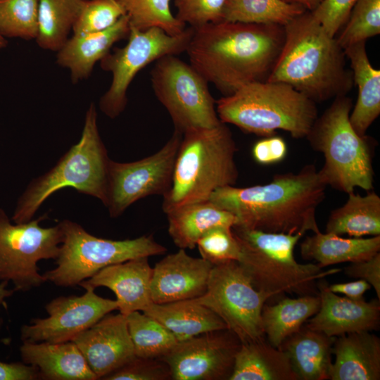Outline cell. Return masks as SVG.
<instances>
[{"mask_svg":"<svg viewBox=\"0 0 380 380\" xmlns=\"http://www.w3.org/2000/svg\"><path fill=\"white\" fill-rule=\"evenodd\" d=\"M189 63L224 96L266 81L281 50L284 27L220 20L193 27Z\"/></svg>","mask_w":380,"mask_h":380,"instance_id":"obj_1","label":"cell"},{"mask_svg":"<svg viewBox=\"0 0 380 380\" xmlns=\"http://www.w3.org/2000/svg\"><path fill=\"white\" fill-rule=\"evenodd\" d=\"M327 186L315 165L309 164L296 173L275 175L265 184L220 188L209 201L234 215V226L271 233H315L319 231L316 210Z\"/></svg>","mask_w":380,"mask_h":380,"instance_id":"obj_2","label":"cell"},{"mask_svg":"<svg viewBox=\"0 0 380 380\" xmlns=\"http://www.w3.org/2000/svg\"><path fill=\"white\" fill-rule=\"evenodd\" d=\"M284 27V44L267 81L286 84L315 103L347 95L353 73L336 37L308 11Z\"/></svg>","mask_w":380,"mask_h":380,"instance_id":"obj_3","label":"cell"},{"mask_svg":"<svg viewBox=\"0 0 380 380\" xmlns=\"http://www.w3.org/2000/svg\"><path fill=\"white\" fill-rule=\"evenodd\" d=\"M236 144L225 123L183 133L171 186L163 196L165 213L179 206L209 201L217 189L235 186L239 171Z\"/></svg>","mask_w":380,"mask_h":380,"instance_id":"obj_4","label":"cell"},{"mask_svg":"<svg viewBox=\"0 0 380 380\" xmlns=\"http://www.w3.org/2000/svg\"><path fill=\"white\" fill-rule=\"evenodd\" d=\"M221 122L260 137L286 131L305 138L318 117L316 103L282 82H255L216 101Z\"/></svg>","mask_w":380,"mask_h":380,"instance_id":"obj_5","label":"cell"},{"mask_svg":"<svg viewBox=\"0 0 380 380\" xmlns=\"http://www.w3.org/2000/svg\"><path fill=\"white\" fill-rule=\"evenodd\" d=\"M110 160L99 134L96 106L91 103L79 141L50 170L31 182L20 197L11 220L29 222L50 196L65 187L95 197L105 205Z\"/></svg>","mask_w":380,"mask_h":380,"instance_id":"obj_6","label":"cell"},{"mask_svg":"<svg viewBox=\"0 0 380 380\" xmlns=\"http://www.w3.org/2000/svg\"><path fill=\"white\" fill-rule=\"evenodd\" d=\"M352 107L347 95L335 97L305 137L324 156V165L318 172L324 183L348 194L356 187L373 189L374 174L372 139L353 129L349 119Z\"/></svg>","mask_w":380,"mask_h":380,"instance_id":"obj_7","label":"cell"},{"mask_svg":"<svg viewBox=\"0 0 380 380\" xmlns=\"http://www.w3.org/2000/svg\"><path fill=\"white\" fill-rule=\"evenodd\" d=\"M232 231L241 248L239 263L257 290L273 297L284 293L313 295L315 281L341 271L296 260L294 248L303 233H271L237 226Z\"/></svg>","mask_w":380,"mask_h":380,"instance_id":"obj_8","label":"cell"},{"mask_svg":"<svg viewBox=\"0 0 380 380\" xmlns=\"http://www.w3.org/2000/svg\"><path fill=\"white\" fill-rule=\"evenodd\" d=\"M58 224L63 232V241L56 259V267L44 274L46 281L58 286L79 285L107 266L167 251L152 235L111 240L96 237L69 220Z\"/></svg>","mask_w":380,"mask_h":380,"instance_id":"obj_9","label":"cell"},{"mask_svg":"<svg viewBox=\"0 0 380 380\" xmlns=\"http://www.w3.org/2000/svg\"><path fill=\"white\" fill-rule=\"evenodd\" d=\"M193 32L190 26L175 35L157 27L146 30L130 27L126 45L100 61L101 68L112 74L111 84L99 100L101 112L112 119L118 117L127 106V89L136 75L163 56L186 51Z\"/></svg>","mask_w":380,"mask_h":380,"instance_id":"obj_10","label":"cell"},{"mask_svg":"<svg viewBox=\"0 0 380 380\" xmlns=\"http://www.w3.org/2000/svg\"><path fill=\"white\" fill-rule=\"evenodd\" d=\"M154 94L168 112L175 129L213 128L221 123L208 81L175 55L155 61L151 72Z\"/></svg>","mask_w":380,"mask_h":380,"instance_id":"obj_11","label":"cell"},{"mask_svg":"<svg viewBox=\"0 0 380 380\" xmlns=\"http://www.w3.org/2000/svg\"><path fill=\"white\" fill-rule=\"evenodd\" d=\"M273 298L260 291L237 261L213 265L205 292L194 298L213 311L241 343L265 337L261 314L264 305Z\"/></svg>","mask_w":380,"mask_h":380,"instance_id":"obj_12","label":"cell"},{"mask_svg":"<svg viewBox=\"0 0 380 380\" xmlns=\"http://www.w3.org/2000/svg\"><path fill=\"white\" fill-rule=\"evenodd\" d=\"M46 215L23 223L12 224L0 208V281L11 282L15 291H28L46 282L39 273L42 260H56L63 241L58 224L42 227Z\"/></svg>","mask_w":380,"mask_h":380,"instance_id":"obj_13","label":"cell"},{"mask_svg":"<svg viewBox=\"0 0 380 380\" xmlns=\"http://www.w3.org/2000/svg\"><path fill=\"white\" fill-rule=\"evenodd\" d=\"M182 135L175 129L158 151L141 160L127 163L110 160L104 205L111 217H119L141 198L163 196L169 191Z\"/></svg>","mask_w":380,"mask_h":380,"instance_id":"obj_14","label":"cell"},{"mask_svg":"<svg viewBox=\"0 0 380 380\" xmlns=\"http://www.w3.org/2000/svg\"><path fill=\"white\" fill-rule=\"evenodd\" d=\"M241 343L228 329L215 330L177 342L160 359L173 380H226Z\"/></svg>","mask_w":380,"mask_h":380,"instance_id":"obj_15","label":"cell"},{"mask_svg":"<svg viewBox=\"0 0 380 380\" xmlns=\"http://www.w3.org/2000/svg\"><path fill=\"white\" fill-rule=\"evenodd\" d=\"M81 296H60L46 304L49 317L35 318L20 329V339L29 342L63 343L72 341L105 315L118 309L116 300L98 296L94 288L83 287Z\"/></svg>","mask_w":380,"mask_h":380,"instance_id":"obj_16","label":"cell"},{"mask_svg":"<svg viewBox=\"0 0 380 380\" xmlns=\"http://www.w3.org/2000/svg\"><path fill=\"white\" fill-rule=\"evenodd\" d=\"M98 379L120 368L135 357L126 316L106 315L73 340Z\"/></svg>","mask_w":380,"mask_h":380,"instance_id":"obj_17","label":"cell"},{"mask_svg":"<svg viewBox=\"0 0 380 380\" xmlns=\"http://www.w3.org/2000/svg\"><path fill=\"white\" fill-rule=\"evenodd\" d=\"M324 278L317 284L320 298L317 312L304 324L329 336L378 330L380 325V300L366 301L340 296L329 289Z\"/></svg>","mask_w":380,"mask_h":380,"instance_id":"obj_18","label":"cell"},{"mask_svg":"<svg viewBox=\"0 0 380 380\" xmlns=\"http://www.w3.org/2000/svg\"><path fill=\"white\" fill-rule=\"evenodd\" d=\"M213 265L179 248L168 254L153 267L151 293L153 303L162 304L196 298L206 291Z\"/></svg>","mask_w":380,"mask_h":380,"instance_id":"obj_19","label":"cell"},{"mask_svg":"<svg viewBox=\"0 0 380 380\" xmlns=\"http://www.w3.org/2000/svg\"><path fill=\"white\" fill-rule=\"evenodd\" d=\"M152 273L148 257H140L107 266L79 285L110 289L116 296L118 310L127 316L134 311L143 312L153 303Z\"/></svg>","mask_w":380,"mask_h":380,"instance_id":"obj_20","label":"cell"},{"mask_svg":"<svg viewBox=\"0 0 380 380\" xmlns=\"http://www.w3.org/2000/svg\"><path fill=\"white\" fill-rule=\"evenodd\" d=\"M130 24L127 15L101 32L73 34L57 51L56 63L69 70L72 83L87 79L95 64L110 52L117 42L128 36Z\"/></svg>","mask_w":380,"mask_h":380,"instance_id":"obj_21","label":"cell"},{"mask_svg":"<svg viewBox=\"0 0 380 380\" xmlns=\"http://www.w3.org/2000/svg\"><path fill=\"white\" fill-rule=\"evenodd\" d=\"M329 380H379L380 338L364 331L336 337Z\"/></svg>","mask_w":380,"mask_h":380,"instance_id":"obj_22","label":"cell"},{"mask_svg":"<svg viewBox=\"0 0 380 380\" xmlns=\"http://www.w3.org/2000/svg\"><path fill=\"white\" fill-rule=\"evenodd\" d=\"M23 362L38 369L39 379L48 380H96L77 345L63 343L23 341Z\"/></svg>","mask_w":380,"mask_h":380,"instance_id":"obj_23","label":"cell"},{"mask_svg":"<svg viewBox=\"0 0 380 380\" xmlns=\"http://www.w3.org/2000/svg\"><path fill=\"white\" fill-rule=\"evenodd\" d=\"M336 337L303 324L286 338L279 348L286 354L298 380H327Z\"/></svg>","mask_w":380,"mask_h":380,"instance_id":"obj_24","label":"cell"},{"mask_svg":"<svg viewBox=\"0 0 380 380\" xmlns=\"http://www.w3.org/2000/svg\"><path fill=\"white\" fill-rule=\"evenodd\" d=\"M344 53L350 62L353 82L358 89L357 99L349 119L355 131L364 137L380 114V70L369 62L366 42L349 46Z\"/></svg>","mask_w":380,"mask_h":380,"instance_id":"obj_25","label":"cell"},{"mask_svg":"<svg viewBox=\"0 0 380 380\" xmlns=\"http://www.w3.org/2000/svg\"><path fill=\"white\" fill-rule=\"evenodd\" d=\"M165 214L168 234L182 249H194L198 239L215 227H232L238 223L234 215L210 201L184 205Z\"/></svg>","mask_w":380,"mask_h":380,"instance_id":"obj_26","label":"cell"},{"mask_svg":"<svg viewBox=\"0 0 380 380\" xmlns=\"http://www.w3.org/2000/svg\"><path fill=\"white\" fill-rule=\"evenodd\" d=\"M143 312L162 324L178 342L211 331L227 329L219 316L194 298L162 304L153 303Z\"/></svg>","mask_w":380,"mask_h":380,"instance_id":"obj_27","label":"cell"},{"mask_svg":"<svg viewBox=\"0 0 380 380\" xmlns=\"http://www.w3.org/2000/svg\"><path fill=\"white\" fill-rule=\"evenodd\" d=\"M304 260H314L322 268L342 262L369 259L380 251V235L369 238H343L320 231L306 236L300 245Z\"/></svg>","mask_w":380,"mask_h":380,"instance_id":"obj_28","label":"cell"},{"mask_svg":"<svg viewBox=\"0 0 380 380\" xmlns=\"http://www.w3.org/2000/svg\"><path fill=\"white\" fill-rule=\"evenodd\" d=\"M229 380H298L289 357L266 338L241 343Z\"/></svg>","mask_w":380,"mask_h":380,"instance_id":"obj_29","label":"cell"},{"mask_svg":"<svg viewBox=\"0 0 380 380\" xmlns=\"http://www.w3.org/2000/svg\"><path fill=\"white\" fill-rule=\"evenodd\" d=\"M320 307L318 294L286 297L277 303L263 306L261 319L267 341L279 348L289 336L298 331Z\"/></svg>","mask_w":380,"mask_h":380,"instance_id":"obj_30","label":"cell"},{"mask_svg":"<svg viewBox=\"0 0 380 380\" xmlns=\"http://www.w3.org/2000/svg\"><path fill=\"white\" fill-rule=\"evenodd\" d=\"M325 232L355 238L380 235V197L372 191L365 196L348 194L346 202L331 212Z\"/></svg>","mask_w":380,"mask_h":380,"instance_id":"obj_31","label":"cell"},{"mask_svg":"<svg viewBox=\"0 0 380 380\" xmlns=\"http://www.w3.org/2000/svg\"><path fill=\"white\" fill-rule=\"evenodd\" d=\"M83 0H39L36 42L44 50L58 51L68 40Z\"/></svg>","mask_w":380,"mask_h":380,"instance_id":"obj_32","label":"cell"},{"mask_svg":"<svg viewBox=\"0 0 380 380\" xmlns=\"http://www.w3.org/2000/svg\"><path fill=\"white\" fill-rule=\"evenodd\" d=\"M306 10L282 0H227L222 20L284 26Z\"/></svg>","mask_w":380,"mask_h":380,"instance_id":"obj_33","label":"cell"},{"mask_svg":"<svg viewBox=\"0 0 380 380\" xmlns=\"http://www.w3.org/2000/svg\"><path fill=\"white\" fill-rule=\"evenodd\" d=\"M126 318L137 357L160 358L178 342L167 328L143 312H132Z\"/></svg>","mask_w":380,"mask_h":380,"instance_id":"obj_34","label":"cell"},{"mask_svg":"<svg viewBox=\"0 0 380 380\" xmlns=\"http://www.w3.org/2000/svg\"><path fill=\"white\" fill-rule=\"evenodd\" d=\"M117 1L125 11L132 27L146 30L157 27L171 35L180 34L186 27L172 14L170 0Z\"/></svg>","mask_w":380,"mask_h":380,"instance_id":"obj_35","label":"cell"},{"mask_svg":"<svg viewBox=\"0 0 380 380\" xmlns=\"http://www.w3.org/2000/svg\"><path fill=\"white\" fill-rule=\"evenodd\" d=\"M39 0H0V35L5 39H35Z\"/></svg>","mask_w":380,"mask_h":380,"instance_id":"obj_36","label":"cell"},{"mask_svg":"<svg viewBox=\"0 0 380 380\" xmlns=\"http://www.w3.org/2000/svg\"><path fill=\"white\" fill-rule=\"evenodd\" d=\"M345 27L336 37L344 50L380 33V0H357Z\"/></svg>","mask_w":380,"mask_h":380,"instance_id":"obj_37","label":"cell"},{"mask_svg":"<svg viewBox=\"0 0 380 380\" xmlns=\"http://www.w3.org/2000/svg\"><path fill=\"white\" fill-rule=\"evenodd\" d=\"M125 15V11L117 0H83L72 27L73 34L103 31Z\"/></svg>","mask_w":380,"mask_h":380,"instance_id":"obj_38","label":"cell"},{"mask_svg":"<svg viewBox=\"0 0 380 380\" xmlns=\"http://www.w3.org/2000/svg\"><path fill=\"white\" fill-rule=\"evenodd\" d=\"M196 246L201 257L213 265L238 262L240 258V246L230 227L217 226L209 229L198 239Z\"/></svg>","mask_w":380,"mask_h":380,"instance_id":"obj_39","label":"cell"},{"mask_svg":"<svg viewBox=\"0 0 380 380\" xmlns=\"http://www.w3.org/2000/svg\"><path fill=\"white\" fill-rule=\"evenodd\" d=\"M227 0H175L177 20L192 27L222 20Z\"/></svg>","mask_w":380,"mask_h":380,"instance_id":"obj_40","label":"cell"},{"mask_svg":"<svg viewBox=\"0 0 380 380\" xmlns=\"http://www.w3.org/2000/svg\"><path fill=\"white\" fill-rule=\"evenodd\" d=\"M106 380H169V365L160 358L135 357L133 360L108 374Z\"/></svg>","mask_w":380,"mask_h":380,"instance_id":"obj_41","label":"cell"},{"mask_svg":"<svg viewBox=\"0 0 380 380\" xmlns=\"http://www.w3.org/2000/svg\"><path fill=\"white\" fill-rule=\"evenodd\" d=\"M357 0H322L318 6L310 11L331 37L347 22L351 10Z\"/></svg>","mask_w":380,"mask_h":380,"instance_id":"obj_42","label":"cell"},{"mask_svg":"<svg viewBox=\"0 0 380 380\" xmlns=\"http://www.w3.org/2000/svg\"><path fill=\"white\" fill-rule=\"evenodd\" d=\"M287 151V145L284 139L272 135L257 141L253 146L251 153L257 163L268 165L282 161Z\"/></svg>","mask_w":380,"mask_h":380,"instance_id":"obj_43","label":"cell"},{"mask_svg":"<svg viewBox=\"0 0 380 380\" xmlns=\"http://www.w3.org/2000/svg\"><path fill=\"white\" fill-rule=\"evenodd\" d=\"M343 270L348 277L367 281L380 300V253L369 259L350 262Z\"/></svg>","mask_w":380,"mask_h":380,"instance_id":"obj_44","label":"cell"},{"mask_svg":"<svg viewBox=\"0 0 380 380\" xmlns=\"http://www.w3.org/2000/svg\"><path fill=\"white\" fill-rule=\"evenodd\" d=\"M39 379L38 369L23 362L7 363L0 360V380H34Z\"/></svg>","mask_w":380,"mask_h":380,"instance_id":"obj_45","label":"cell"},{"mask_svg":"<svg viewBox=\"0 0 380 380\" xmlns=\"http://www.w3.org/2000/svg\"><path fill=\"white\" fill-rule=\"evenodd\" d=\"M328 287L333 293L343 294L353 300L363 299L364 294L372 288L367 281L360 279L350 282L333 284L328 285Z\"/></svg>","mask_w":380,"mask_h":380,"instance_id":"obj_46","label":"cell"},{"mask_svg":"<svg viewBox=\"0 0 380 380\" xmlns=\"http://www.w3.org/2000/svg\"><path fill=\"white\" fill-rule=\"evenodd\" d=\"M283 1L303 6L308 11L315 10L322 0H282Z\"/></svg>","mask_w":380,"mask_h":380,"instance_id":"obj_47","label":"cell"},{"mask_svg":"<svg viewBox=\"0 0 380 380\" xmlns=\"http://www.w3.org/2000/svg\"><path fill=\"white\" fill-rule=\"evenodd\" d=\"M8 283L0 281V305L3 304L7 298L11 297L15 291V289H8L6 286Z\"/></svg>","mask_w":380,"mask_h":380,"instance_id":"obj_48","label":"cell"},{"mask_svg":"<svg viewBox=\"0 0 380 380\" xmlns=\"http://www.w3.org/2000/svg\"><path fill=\"white\" fill-rule=\"evenodd\" d=\"M7 39L0 35V49L5 48L7 46Z\"/></svg>","mask_w":380,"mask_h":380,"instance_id":"obj_49","label":"cell"}]
</instances>
